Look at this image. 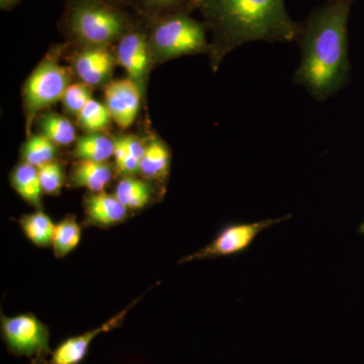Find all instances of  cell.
Returning a JSON list of instances; mask_svg holds the SVG:
<instances>
[{
  "label": "cell",
  "instance_id": "obj_1",
  "mask_svg": "<svg viewBox=\"0 0 364 364\" xmlns=\"http://www.w3.org/2000/svg\"><path fill=\"white\" fill-rule=\"evenodd\" d=\"M353 0H327L301 23V59L294 83L325 102L346 85L350 75L348 23Z\"/></svg>",
  "mask_w": 364,
  "mask_h": 364
},
{
  "label": "cell",
  "instance_id": "obj_2",
  "mask_svg": "<svg viewBox=\"0 0 364 364\" xmlns=\"http://www.w3.org/2000/svg\"><path fill=\"white\" fill-rule=\"evenodd\" d=\"M215 35L214 66L246 43L298 41L301 23L289 16L286 0H210L202 7Z\"/></svg>",
  "mask_w": 364,
  "mask_h": 364
},
{
  "label": "cell",
  "instance_id": "obj_3",
  "mask_svg": "<svg viewBox=\"0 0 364 364\" xmlns=\"http://www.w3.org/2000/svg\"><path fill=\"white\" fill-rule=\"evenodd\" d=\"M153 51L161 59L198 54L210 49L202 23L186 14L161 21L152 35Z\"/></svg>",
  "mask_w": 364,
  "mask_h": 364
},
{
  "label": "cell",
  "instance_id": "obj_4",
  "mask_svg": "<svg viewBox=\"0 0 364 364\" xmlns=\"http://www.w3.org/2000/svg\"><path fill=\"white\" fill-rule=\"evenodd\" d=\"M291 218V215H287L277 219H265L254 223H229L220 229L210 244L196 252L184 256L178 263L182 264L193 261L241 255L247 252L263 231Z\"/></svg>",
  "mask_w": 364,
  "mask_h": 364
},
{
  "label": "cell",
  "instance_id": "obj_5",
  "mask_svg": "<svg viewBox=\"0 0 364 364\" xmlns=\"http://www.w3.org/2000/svg\"><path fill=\"white\" fill-rule=\"evenodd\" d=\"M71 85V72L55 60H45L28 77L25 86V105L28 128L37 112L62 100Z\"/></svg>",
  "mask_w": 364,
  "mask_h": 364
},
{
  "label": "cell",
  "instance_id": "obj_6",
  "mask_svg": "<svg viewBox=\"0 0 364 364\" xmlns=\"http://www.w3.org/2000/svg\"><path fill=\"white\" fill-rule=\"evenodd\" d=\"M1 334L7 349L16 356L47 358L50 349V331L33 314L7 317L1 316Z\"/></svg>",
  "mask_w": 364,
  "mask_h": 364
},
{
  "label": "cell",
  "instance_id": "obj_7",
  "mask_svg": "<svg viewBox=\"0 0 364 364\" xmlns=\"http://www.w3.org/2000/svg\"><path fill=\"white\" fill-rule=\"evenodd\" d=\"M71 26L79 39L92 47H105L123 32L121 16L97 4H82L74 9Z\"/></svg>",
  "mask_w": 364,
  "mask_h": 364
},
{
  "label": "cell",
  "instance_id": "obj_8",
  "mask_svg": "<svg viewBox=\"0 0 364 364\" xmlns=\"http://www.w3.org/2000/svg\"><path fill=\"white\" fill-rule=\"evenodd\" d=\"M105 98L112 121L123 130L130 128L140 109V86L129 77L112 81L105 86Z\"/></svg>",
  "mask_w": 364,
  "mask_h": 364
},
{
  "label": "cell",
  "instance_id": "obj_9",
  "mask_svg": "<svg viewBox=\"0 0 364 364\" xmlns=\"http://www.w3.org/2000/svg\"><path fill=\"white\" fill-rule=\"evenodd\" d=\"M140 299L132 301L130 305L126 306V309L117 314L114 317L107 320L104 324L100 325V327L77 335V336L70 337L60 343L56 349L52 351L51 358L48 361V364H80L82 363L87 355L91 342L102 333L112 331L123 324L127 314L140 301Z\"/></svg>",
  "mask_w": 364,
  "mask_h": 364
},
{
  "label": "cell",
  "instance_id": "obj_10",
  "mask_svg": "<svg viewBox=\"0 0 364 364\" xmlns=\"http://www.w3.org/2000/svg\"><path fill=\"white\" fill-rule=\"evenodd\" d=\"M149 47L147 41L138 33L124 36L117 48V60L128 73L129 78L140 86L145 82L146 72L149 65Z\"/></svg>",
  "mask_w": 364,
  "mask_h": 364
},
{
  "label": "cell",
  "instance_id": "obj_11",
  "mask_svg": "<svg viewBox=\"0 0 364 364\" xmlns=\"http://www.w3.org/2000/svg\"><path fill=\"white\" fill-rule=\"evenodd\" d=\"M85 214L88 225L111 228L126 221L129 210L117 200L116 196L100 191L86 196Z\"/></svg>",
  "mask_w": 364,
  "mask_h": 364
},
{
  "label": "cell",
  "instance_id": "obj_12",
  "mask_svg": "<svg viewBox=\"0 0 364 364\" xmlns=\"http://www.w3.org/2000/svg\"><path fill=\"white\" fill-rule=\"evenodd\" d=\"M114 60L105 47H92L78 55L74 68L83 83L91 86L102 85L111 75Z\"/></svg>",
  "mask_w": 364,
  "mask_h": 364
},
{
  "label": "cell",
  "instance_id": "obj_13",
  "mask_svg": "<svg viewBox=\"0 0 364 364\" xmlns=\"http://www.w3.org/2000/svg\"><path fill=\"white\" fill-rule=\"evenodd\" d=\"M114 169L107 162L78 159L71 169L70 181L75 188H87L90 193H100L109 186Z\"/></svg>",
  "mask_w": 364,
  "mask_h": 364
},
{
  "label": "cell",
  "instance_id": "obj_14",
  "mask_svg": "<svg viewBox=\"0 0 364 364\" xmlns=\"http://www.w3.org/2000/svg\"><path fill=\"white\" fill-rule=\"evenodd\" d=\"M11 186L28 205L40 210L42 208L43 189L38 168L23 162L14 169L11 176Z\"/></svg>",
  "mask_w": 364,
  "mask_h": 364
},
{
  "label": "cell",
  "instance_id": "obj_15",
  "mask_svg": "<svg viewBox=\"0 0 364 364\" xmlns=\"http://www.w3.org/2000/svg\"><path fill=\"white\" fill-rule=\"evenodd\" d=\"M170 152L165 144L158 140L151 141L145 148L140 162V174L147 179L162 181L168 176Z\"/></svg>",
  "mask_w": 364,
  "mask_h": 364
},
{
  "label": "cell",
  "instance_id": "obj_16",
  "mask_svg": "<svg viewBox=\"0 0 364 364\" xmlns=\"http://www.w3.org/2000/svg\"><path fill=\"white\" fill-rule=\"evenodd\" d=\"M114 196L129 210H143L152 200V189L143 179L124 176L117 183Z\"/></svg>",
  "mask_w": 364,
  "mask_h": 364
},
{
  "label": "cell",
  "instance_id": "obj_17",
  "mask_svg": "<svg viewBox=\"0 0 364 364\" xmlns=\"http://www.w3.org/2000/svg\"><path fill=\"white\" fill-rule=\"evenodd\" d=\"M114 141L100 133H90L76 140L73 156L77 159L107 162L114 157Z\"/></svg>",
  "mask_w": 364,
  "mask_h": 364
},
{
  "label": "cell",
  "instance_id": "obj_18",
  "mask_svg": "<svg viewBox=\"0 0 364 364\" xmlns=\"http://www.w3.org/2000/svg\"><path fill=\"white\" fill-rule=\"evenodd\" d=\"M20 225L23 234L33 245L38 247H49L52 246L56 224L53 223L51 218L46 213L38 210L33 214L21 217Z\"/></svg>",
  "mask_w": 364,
  "mask_h": 364
},
{
  "label": "cell",
  "instance_id": "obj_19",
  "mask_svg": "<svg viewBox=\"0 0 364 364\" xmlns=\"http://www.w3.org/2000/svg\"><path fill=\"white\" fill-rule=\"evenodd\" d=\"M80 225L73 215H67L55 227L53 236L52 248L57 258H63L71 253L80 243Z\"/></svg>",
  "mask_w": 364,
  "mask_h": 364
},
{
  "label": "cell",
  "instance_id": "obj_20",
  "mask_svg": "<svg viewBox=\"0 0 364 364\" xmlns=\"http://www.w3.org/2000/svg\"><path fill=\"white\" fill-rule=\"evenodd\" d=\"M40 128L43 135L55 145H70L76 141L75 127L66 117L48 114L41 117Z\"/></svg>",
  "mask_w": 364,
  "mask_h": 364
},
{
  "label": "cell",
  "instance_id": "obj_21",
  "mask_svg": "<svg viewBox=\"0 0 364 364\" xmlns=\"http://www.w3.org/2000/svg\"><path fill=\"white\" fill-rule=\"evenodd\" d=\"M56 147L47 136L43 134L32 136L26 141L23 148V162L32 165L36 168L55 161Z\"/></svg>",
  "mask_w": 364,
  "mask_h": 364
},
{
  "label": "cell",
  "instance_id": "obj_22",
  "mask_svg": "<svg viewBox=\"0 0 364 364\" xmlns=\"http://www.w3.org/2000/svg\"><path fill=\"white\" fill-rule=\"evenodd\" d=\"M78 123L90 133H100L107 128L112 117L107 105L91 98L77 114Z\"/></svg>",
  "mask_w": 364,
  "mask_h": 364
},
{
  "label": "cell",
  "instance_id": "obj_23",
  "mask_svg": "<svg viewBox=\"0 0 364 364\" xmlns=\"http://www.w3.org/2000/svg\"><path fill=\"white\" fill-rule=\"evenodd\" d=\"M43 193L57 196L64 186V170L59 162L52 161L38 168Z\"/></svg>",
  "mask_w": 364,
  "mask_h": 364
},
{
  "label": "cell",
  "instance_id": "obj_24",
  "mask_svg": "<svg viewBox=\"0 0 364 364\" xmlns=\"http://www.w3.org/2000/svg\"><path fill=\"white\" fill-rule=\"evenodd\" d=\"M91 98V86L83 82H76L71 83L66 88L62 102L67 111L77 116Z\"/></svg>",
  "mask_w": 364,
  "mask_h": 364
},
{
  "label": "cell",
  "instance_id": "obj_25",
  "mask_svg": "<svg viewBox=\"0 0 364 364\" xmlns=\"http://www.w3.org/2000/svg\"><path fill=\"white\" fill-rule=\"evenodd\" d=\"M150 4L156 6H170L181 2L182 0H147Z\"/></svg>",
  "mask_w": 364,
  "mask_h": 364
},
{
  "label": "cell",
  "instance_id": "obj_26",
  "mask_svg": "<svg viewBox=\"0 0 364 364\" xmlns=\"http://www.w3.org/2000/svg\"><path fill=\"white\" fill-rule=\"evenodd\" d=\"M208 1H210V0H189L188 9L191 11V9H202Z\"/></svg>",
  "mask_w": 364,
  "mask_h": 364
},
{
  "label": "cell",
  "instance_id": "obj_27",
  "mask_svg": "<svg viewBox=\"0 0 364 364\" xmlns=\"http://www.w3.org/2000/svg\"><path fill=\"white\" fill-rule=\"evenodd\" d=\"M31 364H48L46 358H36L32 359V363Z\"/></svg>",
  "mask_w": 364,
  "mask_h": 364
},
{
  "label": "cell",
  "instance_id": "obj_28",
  "mask_svg": "<svg viewBox=\"0 0 364 364\" xmlns=\"http://www.w3.org/2000/svg\"><path fill=\"white\" fill-rule=\"evenodd\" d=\"M14 0H0V2H1L2 6H6L7 4H11V2H13Z\"/></svg>",
  "mask_w": 364,
  "mask_h": 364
}]
</instances>
